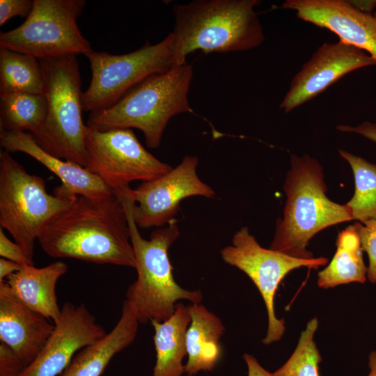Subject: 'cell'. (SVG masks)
Instances as JSON below:
<instances>
[{
    "label": "cell",
    "mask_w": 376,
    "mask_h": 376,
    "mask_svg": "<svg viewBox=\"0 0 376 376\" xmlns=\"http://www.w3.org/2000/svg\"><path fill=\"white\" fill-rule=\"evenodd\" d=\"M38 240L52 258L135 268L126 210L114 193L77 196L49 221Z\"/></svg>",
    "instance_id": "obj_1"
},
{
    "label": "cell",
    "mask_w": 376,
    "mask_h": 376,
    "mask_svg": "<svg viewBox=\"0 0 376 376\" xmlns=\"http://www.w3.org/2000/svg\"><path fill=\"white\" fill-rule=\"evenodd\" d=\"M258 0H196L173 6L178 65L197 50L205 54L248 51L265 40L255 7Z\"/></svg>",
    "instance_id": "obj_2"
},
{
    "label": "cell",
    "mask_w": 376,
    "mask_h": 376,
    "mask_svg": "<svg viewBox=\"0 0 376 376\" xmlns=\"http://www.w3.org/2000/svg\"><path fill=\"white\" fill-rule=\"evenodd\" d=\"M291 168L283 185L287 196L282 219H278L269 249L289 256L311 259V239L322 230L353 220L347 205L326 195L322 167L305 154L290 155Z\"/></svg>",
    "instance_id": "obj_3"
},
{
    "label": "cell",
    "mask_w": 376,
    "mask_h": 376,
    "mask_svg": "<svg viewBox=\"0 0 376 376\" xmlns=\"http://www.w3.org/2000/svg\"><path fill=\"white\" fill-rule=\"evenodd\" d=\"M118 196L123 201L128 219L137 277L126 292L125 301L139 323L163 322L174 313L176 302L188 300L200 304L201 290H189L175 281L169 258V249L178 239L180 232L175 220L154 230L150 240L141 237L133 214L134 203L127 192Z\"/></svg>",
    "instance_id": "obj_4"
},
{
    "label": "cell",
    "mask_w": 376,
    "mask_h": 376,
    "mask_svg": "<svg viewBox=\"0 0 376 376\" xmlns=\"http://www.w3.org/2000/svg\"><path fill=\"white\" fill-rule=\"evenodd\" d=\"M193 75L187 63L154 75L112 106L91 113L86 125L99 131L136 128L143 134L146 146L156 149L170 119L192 112L188 94Z\"/></svg>",
    "instance_id": "obj_5"
},
{
    "label": "cell",
    "mask_w": 376,
    "mask_h": 376,
    "mask_svg": "<svg viewBox=\"0 0 376 376\" xmlns=\"http://www.w3.org/2000/svg\"><path fill=\"white\" fill-rule=\"evenodd\" d=\"M42 70L47 114L33 136L45 151L84 167L85 135L81 75L77 56L39 59Z\"/></svg>",
    "instance_id": "obj_6"
},
{
    "label": "cell",
    "mask_w": 376,
    "mask_h": 376,
    "mask_svg": "<svg viewBox=\"0 0 376 376\" xmlns=\"http://www.w3.org/2000/svg\"><path fill=\"white\" fill-rule=\"evenodd\" d=\"M75 198L49 194L42 178L29 173L9 152H0V227L31 260L42 230Z\"/></svg>",
    "instance_id": "obj_7"
},
{
    "label": "cell",
    "mask_w": 376,
    "mask_h": 376,
    "mask_svg": "<svg viewBox=\"0 0 376 376\" xmlns=\"http://www.w3.org/2000/svg\"><path fill=\"white\" fill-rule=\"evenodd\" d=\"M91 69L88 88L83 92V110L105 109L147 78L178 66L172 32L159 42H146L139 49L113 55L92 51L86 56Z\"/></svg>",
    "instance_id": "obj_8"
},
{
    "label": "cell",
    "mask_w": 376,
    "mask_h": 376,
    "mask_svg": "<svg viewBox=\"0 0 376 376\" xmlns=\"http://www.w3.org/2000/svg\"><path fill=\"white\" fill-rule=\"evenodd\" d=\"M84 0H33L32 10L18 27L0 33V49L38 59L88 54L93 51L77 20Z\"/></svg>",
    "instance_id": "obj_9"
},
{
    "label": "cell",
    "mask_w": 376,
    "mask_h": 376,
    "mask_svg": "<svg viewBox=\"0 0 376 376\" xmlns=\"http://www.w3.org/2000/svg\"><path fill=\"white\" fill-rule=\"evenodd\" d=\"M220 253L226 263L249 277L263 297L268 318L267 334L262 340L265 345L279 340L285 333V320L279 319L274 310L276 292L282 280L293 269L302 267L318 269L329 262L325 257L303 259L263 248L249 233L247 226L237 230L231 245L222 249Z\"/></svg>",
    "instance_id": "obj_10"
},
{
    "label": "cell",
    "mask_w": 376,
    "mask_h": 376,
    "mask_svg": "<svg viewBox=\"0 0 376 376\" xmlns=\"http://www.w3.org/2000/svg\"><path fill=\"white\" fill-rule=\"evenodd\" d=\"M84 168L113 193L135 180L157 178L173 169L147 151L130 128L99 131L87 126Z\"/></svg>",
    "instance_id": "obj_11"
},
{
    "label": "cell",
    "mask_w": 376,
    "mask_h": 376,
    "mask_svg": "<svg viewBox=\"0 0 376 376\" xmlns=\"http://www.w3.org/2000/svg\"><path fill=\"white\" fill-rule=\"evenodd\" d=\"M198 159L186 155L175 168L152 180L142 182L131 189L134 203L132 214L138 227H164L174 221L180 202L190 196L212 198L213 189L203 182L196 173Z\"/></svg>",
    "instance_id": "obj_12"
},
{
    "label": "cell",
    "mask_w": 376,
    "mask_h": 376,
    "mask_svg": "<svg viewBox=\"0 0 376 376\" xmlns=\"http://www.w3.org/2000/svg\"><path fill=\"white\" fill-rule=\"evenodd\" d=\"M365 51L340 40L324 42L294 76L279 108L288 113L313 99L345 75L375 65Z\"/></svg>",
    "instance_id": "obj_13"
},
{
    "label": "cell",
    "mask_w": 376,
    "mask_h": 376,
    "mask_svg": "<svg viewBox=\"0 0 376 376\" xmlns=\"http://www.w3.org/2000/svg\"><path fill=\"white\" fill-rule=\"evenodd\" d=\"M107 334L84 304L66 302L46 344L20 376H58L77 352L100 340Z\"/></svg>",
    "instance_id": "obj_14"
},
{
    "label": "cell",
    "mask_w": 376,
    "mask_h": 376,
    "mask_svg": "<svg viewBox=\"0 0 376 376\" xmlns=\"http://www.w3.org/2000/svg\"><path fill=\"white\" fill-rule=\"evenodd\" d=\"M282 7L336 34L339 40L368 53L376 61V18L347 0H287Z\"/></svg>",
    "instance_id": "obj_15"
},
{
    "label": "cell",
    "mask_w": 376,
    "mask_h": 376,
    "mask_svg": "<svg viewBox=\"0 0 376 376\" xmlns=\"http://www.w3.org/2000/svg\"><path fill=\"white\" fill-rule=\"evenodd\" d=\"M54 329V323L27 306L6 281L0 282V340L25 367L38 357Z\"/></svg>",
    "instance_id": "obj_16"
},
{
    "label": "cell",
    "mask_w": 376,
    "mask_h": 376,
    "mask_svg": "<svg viewBox=\"0 0 376 376\" xmlns=\"http://www.w3.org/2000/svg\"><path fill=\"white\" fill-rule=\"evenodd\" d=\"M1 147L8 152H22L34 158L56 175L61 185L54 194L73 199L77 196L99 198L113 194L97 176L84 167L45 151L29 132L0 130Z\"/></svg>",
    "instance_id": "obj_17"
},
{
    "label": "cell",
    "mask_w": 376,
    "mask_h": 376,
    "mask_svg": "<svg viewBox=\"0 0 376 376\" xmlns=\"http://www.w3.org/2000/svg\"><path fill=\"white\" fill-rule=\"evenodd\" d=\"M139 321L124 301L121 315L110 332L79 351L58 376H101L111 359L134 340Z\"/></svg>",
    "instance_id": "obj_18"
},
{
    "label": "cell",
    "mask_w": 376,
    "mask_h": 376,
    "mask_svg": "<svg viewBox=\"0 0 376 376\" xmlns=\"http://www.w3.org/2000/svg\"><path fill=\"white\" fill-rule=\"evenodd\" d=\"M67 271L68 265L61 261L40 268L25 265L9 276L6 281L27 306L55 323L61 313L56 285Z\"/></svg>",
    "instance_id": "obj_19"
},
{
    "label": "cell",
    "mask_w": 376,
    "mask_h": 376,
    "mask_svg": "<svg viewBox=\"0 0 376 376\" xmlns=\"http://www.w3.org/2000/svg\"><path fill=\"white\" fill-rule=\"evenodd\" d=\"M191 323L186 334L188 360L185 372L193 376L211 371L221 359L219 340L225 331L221 319L200 304L188 306Z\"/></svg>",
    "instance_id": "obj_20"
},
{
    "label": "cell",
    "mask_w": 376,
    "mask_h": 376,
    "mask_svg": "<svg viewBox=\"0 0 376 376\" xmlns=\"http://www.w3.org/2000/svg\"><path fill=\"white\" fill-rule=\"evenodd\" d=\"M191 320L188 307L178 303L170 318L150 322L157 358L152 376H182L185 373L182 360L187 354L186 334Z\"/></svg>",
    "instance_id": "obj_21"
},
{
    "label": "cell",
    "mask_w": 376,
    "mask_h": 376,
    "mask_svg": "<svg viewBox=\"0 0 376 376\" xmlns=\"http://www.w3.org/2000/svg\"><path fill=\"white\" fill-rule=\"evenodd\" d=\"M336 244V251L331 260L318 273V287L329 289L350 283H364L367 280L368 267L363 261V250L354 225L338 233Z\"/></svg>",
    "instance_id": "obj_22"
},
{
    "label": "cell",
    "mask_w": 376,
    "mask_h": 376,
    "mask_svg": "<svg viewBox=\"0 0 376 376\" xmlns=\"http://www.w3.org/2000/svg\"><path fill=\"white\" fill-rule=\"evenodd\" d=\"M44 88L39 59L26 54L0 49V94L43 95Z\"/></svg>",
    "instance_id": "obj_23"
},
{
    "label": "cell",
    "mask_w": 376,
    "mask_h": 376,
    "mask_svg": "<svg viewBox=\"0 0 376 376\" xmlns=\"http://www.w3.org/2000/svg\"><path fill=\"white\" fill-rule=\"evenodd\" d=\"M47 114L44 95L26 93L0 94V128L30 131L33 136L41 130Z\"/></svg>",
    "instance_id": "obj_24"
},
{
    "label": "cell",
    "mask_w": 376,
    "mask_h": 376,
    "mask_svg": "<svg viewBox=\"0 0 376 376\" xmlns=\"http://www.w3.org/2000/svg\"><path fill=\"white\" fill-rule=\"evenodd\" d=\"M339 154L349 163L354 174V193L345 204L353 220L361 224L376 220V164L343 150H339Z\"/></svg>",
    "instance_id": "obj_25"
},
{
    "label": "cell",
    "mask_w": 376,
    "mask_h": 376,
    "mask_svg": "<svg viewBox=\"0 0 376 376\" xmlns=\"http://www.w3.org/2000/svg\"><path fill=\"white\" fill-rule=\"evenodd\" d=\"M318 324L315 317L307 322L294 352L288 361L273 373L274 376H320L318 365L322 357L314 340Z\"/></svg>",
    "instance_id": "obj_26"
},
{
    "label": "cell",
    "mask_w": 376,
    "mask_h": 376,
    "mask_svg": "<svg viewBox=\"0 0 376 376\" xmlns=\"http://www.w3.org/2000/svg\"><path fill=\"white\" fill-rule=\"evenodd\" d=\"M353 225L359 234L362 249L368 256L367 279L371 283H376V220L363 224L355 222Z\"/></svg>",
    "instance_id": "obj_27"
},
{
    "label": "cell",
    "mask_w": 376,
    "mask_h": 376,
    "mask_svg": "<svg viewBox=\"0 0 376 376\" xmlns=\"http://www.w3.org/2000/svg\"><path fill=\"white\" fill-rule=\"evenodd\" d=\"M33 6V0H1L0 26L15 16L27 18Z\"/></svg>",
    "instance_id": "obj_28"
},
{
    "label": "cell",
    "mask_w": 376,
    "mask_h": 376,
    "mask_svg": "<svg viewBox=\"0 0 376 376\" xmlns=\"http://www.w3.org/2000/svg\"><path fill=\"white\" fill-rule=\"evenodd\" d=\"M25 366L15 352L3 343L0 344V376H20Z\"/></svg>",
    "instance_id": "obj_29"
},
{
    "label": "cell",
    "mask_w": 376,
    "mask_h": 376,
    "mask_svg": "<svg viewBox=\"0 0 376 376\" xmlns=\"http://www.w3.org/2000/svg\"><path fill=\"white\" fill-rule=\"evenodd\" d=\"M0 256L6 259L15 262L21 265H33L31 260L22 249L15 242H12L0 227Z\"/></svg>",
    "instance_id": "obj_30"
},
{
    "label": "cell",
    "mask_w": 376,
    "mask_h": 376,
    "mask_svg": "<svg viewBox=\"0 0 376 376\" xmlns=\"http://www.w3.org/2000/svg\"><path fill=\"white\" fill-rule=\"evenodd\" d=\"M336 128L341 132H354L376 143V123L365 121L358 126L340 125Z\"/></svg>",
    "instance_id": "obj_31"
},
{
    "label": "cell",
    "mask_w": 376,
    "mask_h": 376,
    "mask_svg": "<svg viewBox=\"0 0 376 376\" xmlns=\"http://www.w3.org/2000/svg\"><path fill=\"white\" fill-rule=\"evenodd\" d=\"M243 359L247 366L248 376H274L273 373L263 368L253 356L244 354Z\"/></svg>",
    "instance_id": "obj_32"
},
{
    "label": "cell",
    "mask_w": 376,
    "mask_h": 376,
    "mask_svg": "<svg viewBox=\"0 0 376 376\" xmlns=\"http://www.w3.org/2000/svg\"><path fill=\"white\" fill-rule=\"evenodd\" d=\"M22 265L12 260L1 258L0 259V282L4 281L11 274L19 271Z\"/></svg>",
    "instance_id": "obj_33"
},
{
    "label": "cell",
    "mask_w": 376,
    "mask_h": 376,
    "mask_svg": "<svg viewBox=\"0 0 376 376\" xmlns=\"http://www.w3.org/2000/svg\"><path fill=\"white\" fill-rule=\"evenodd\" d=\"M350 2L354 8L363 13L373 14V10L376 9V0H354Z\"/></svg>",
    "instance_id": "obj_34"
},
{
    "label": "cell",
    "mask_w": 376,
    "mask_h": 376,
    "mask_svg": "<svg viewBox=\"0 0 376 376\" xmlns=\"http://www.w3.org/2000/svg\"><path fill=\"white\" fill-rule=\"evenodd\" d=\"M368 367L370 371L367 376H376V350L372 351L368 356Z\"/></svg>",
    "instance_id": "obj_35"
},
{
    "label": "cell",
    "mask_w": 376,
    "mask_h": 376,
    "mask_svg": "<svg viewBox=\"0 0 376 376\" xmlns=\"http://www.w3.org/2000/svg\"><path fill=\"white\" fill-rule=\"evenodd\" d=\"M373 15H374V16L375 17V18H376V11H375V12L373 13Z\"/></svg>",
    "instance_id": "obj_36"
}]
</instances>
